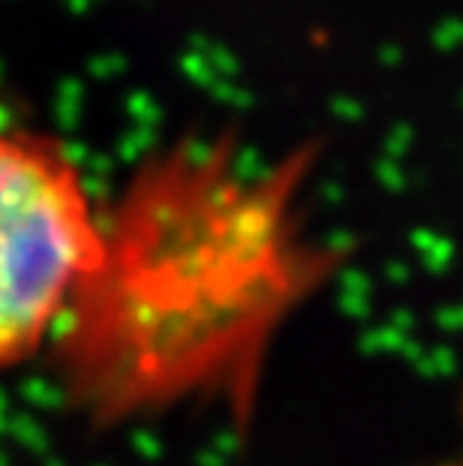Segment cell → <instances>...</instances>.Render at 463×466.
<instances>
[{
  "instance_id": "1",
  "label": "cell",
  "mask_w": 463,
  "mask_h": 466,
  "mask_svg": "<svg viewBox=\"0 0 463 466\" xmlns=\"http://www.w3.org/2000/svg\"><path fill=\"white\" fill-rule=\"evenodd\" d=\"M310 172V147L253 166L220 136L181 138L136 168L61 322L78 410L112 424L220 398L247 415L271 337L334 268L301 229Z\"/></svg>"
},
{
  "instance_id": "2",
  "label": "cell",
  "mask_w": 463,
  "mask_h": 466,
  "mask_svg": "<svg viewBox=\"0 0 463 466\" xmlns=\"http://www.w3.org/2000/svg\"><path fill=\"white\" fill-rule=\"evenodd\" d=\"M100 250L103 214L64 145L0 130V367L64 322Z\"/></svg>"
}]
</instances>
